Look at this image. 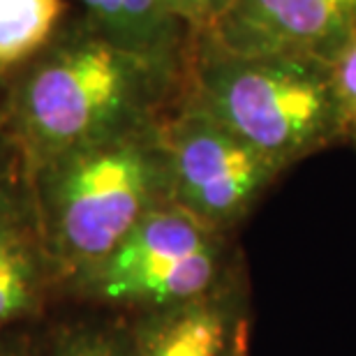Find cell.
Segmentation results:
<instances>
[{
  "label": "cell",
  "mask_w": 356,
  "mask_h": 356,
  "mask_svg": "<svg viewBox=\"0 0 356 356\" xmlns=\"http://www.w3.org/2000/svg\"><path fill=\"white\" fill-rule=\"evenodd\" d=\"M0 356H47V340L26 331L24 326L0 329Z\"/></svg>",
  "instance_id": "obj_15"
},
{
  "label": "cell",
  "mask_w": 356,
  "mask_h": 356,
  "mask_svg": "<svg viewBox=\"0 0 356 356\" xmlns=\"http://www.w3.org/2000/svg\"><path fill=\"white\" fill-rule=\"evenodd\" d=\"M220 245L222 232L165 202L148 211L81 282L106 303L165 310L216 289Z\"/></svg>",
  "instance_id": "obj_4"
},
{
  "label": "cell",
  "mask_w": 356,
  "mask_h": 356,
  "mask_svg": "<svg viewBox=\"0 0 356 356\" xmlns=\"http://www.w3.org/2000/svg\"><path fill=\"white\" fill-rule=\"evenodd\" d=\"M63 0H0V74L35 58L49 44Z\"/></svg>",
  "instance_id": "obj_10"
},
{
  "label": "cell",
  "mask_w": 356,
  "mask_h": 356,
  "mask_svg": "<svg viewBox=\"0 0 356 356\" xmlns=\"http://www.w3.org/2000/svg\"><path fill=\"white\" fill-rule=\"evenodd\" d=\"M165 5L192 38L209 33L225 17L234 0H165Z\"/></svg>",
  "instance_id": "obj_14"
},
{
  "label": "cell",
  "mask_w": 356,
  "mask_h": 356,
  "mask_svg": "<svg viewBox=\"0 0 356 356\" xmlns=\"http://www.w3.org/2000/svg\"><path fill=\"white\" fill-rule=\"evenodd\" d=\"M99 35L162 65L185 70L190 33L165 0H81Z\"/></svg>",
  "instance_id": "obj_8"
},
{
  "label": "cell",
  "mask_w": 356,
  "mask_h": 356,
  "mask_svg": "<svg viewBox=\"0 0 356 356\" xmlns=\"http://www.w3.org/2000/svg\"><path fill=\"white\" fill-rule=\"evenodd\" d=\"M137 333V356H243L241 324L220 291L158 310Z\"/></svg>",
  "instance_id": "obj_7"
},
{
  "label": "cell",
  "mask_w": 356,
  "mask_h": 356,
  "mask_svg": "<svg viewBox=\"0 0 356 356\" xmlns=\"http://www.w3.org/2000/svg\"><path fill=\"white\" fill-rule=\"evenodd\" d=\"M185 79L192 102L282 172L345 139L331 67L322 58L234 54L190 38Z\"/></svg>",
  "instance_id": "obj_3"
},
{
  "label": "cell",
  "mask_w": 356,
  "mask_h": 356,
  "mask_svg": "<svg viewBox=\"0 0 356 356\" xmlns=\"http://www.w3.org/2000/svg\"><path fill=\"white\" fill-rule=\"evenodd\" d=\"M33 218V172L14 137L0 125V227Z\"/></svg>",
  "instance_id": "obj_12"
},
{
  "label": "cell",
  "mask_w": 356,
  "mask_h": 356,
  "mask_svg": "<svg viewBox=\"0 0 356 356\" xmlns=\"http://www.w3.org/2000/svg\"><path fill=\"white\" fill-rule=\"evenodd\" d=\"M56 270L42 243L38 220L0 227V329L38 315Z\"/></svg>",
  "instance_id": "obj_9"
},
{
  "label": "cell",
  "mask_w": 356,
  "mask_h": 356,
  "mask_svg": "<svg viewBox=\"0 0 356 356\" xmlns=\"http://www.w3.org/2000/svg\"><path fill=\"white\" fill-rule=\"evenodd\" d=\"M169 197L213 229L243 220L282 169L185 95L162 118Z\"/></svg>",
  "instance_id": "obj_5"
},
{
  "label": "cell",
  "mask_w": 356,
  "mask_h": 356,
  "mask_svg": "<svg viewBox=\"0 0 356 356\" xmlns=\"http://www.w3.org/2000/svg\"><path fill=\"white\" fill-rule=\"evenodd\" d=\"M47 356H137V333L116 322H76L47 340Z\"/></svg>",
  "instance_id": "obj_11"
},
{
  "label": "cell",
  "mask_w": 356,
  "mask_h": 356,
  "mask_svg": "<svg viewBox=\"0 0 356 356\" xmlns=\"http://www.w3.org/2000/svg\"><path fill=\"white\" fill-rule=\"evenodd\" d=\"M160 120L58 155L33 172L35 220L56 275L81 282L169 197Z\"/></svg>",
  "instance_id": "obj_2"
},
{
  "label": "cell",
  "mask_w": 356,
  "mask_h": 356,
  "mask_svg": "<svg viewBox=\"0 0 356 356\" xmlns=\"http://www.w3.org/2000/svg\"><path fill=\"white\" fill-rule=\"evenodd\" d=\"M185 70L130 51L90 24L47 44L7 99L5 130L31 172L63 153L160 120Z\"/></svg>",
  "instance_id": "obj_1"
},
{
  "label": "cell",
  "mask_w": 356,
  "mask_h": 356,
  "mask_svg": "<svg viewBox=\"0 0 356 356\" xmlns=\"http://www.w3.org/2000/svg\"><path fill=\"white\" fill-rule=\"evenodd\" d=\"M356 33V0H234L204 35L234 54L310 56L329 63Z\"/></svg>",
  "instance_id": "obj_6"
},
{
  "label": "cell",
  "mask_w": 356,
  "mask_h": 356,
  "mask_svg": "<svg viewBox=\"0 0 356 356\" xmlns=\"http://www.w3.org/2000/svg\"><path fill=\"white\" fill-rule=\"evenodd\" d=\"M345 139L356 141V33L329 60Z\"/></svg>",
  "instance_id": "obj_13"
}]
</instances>
